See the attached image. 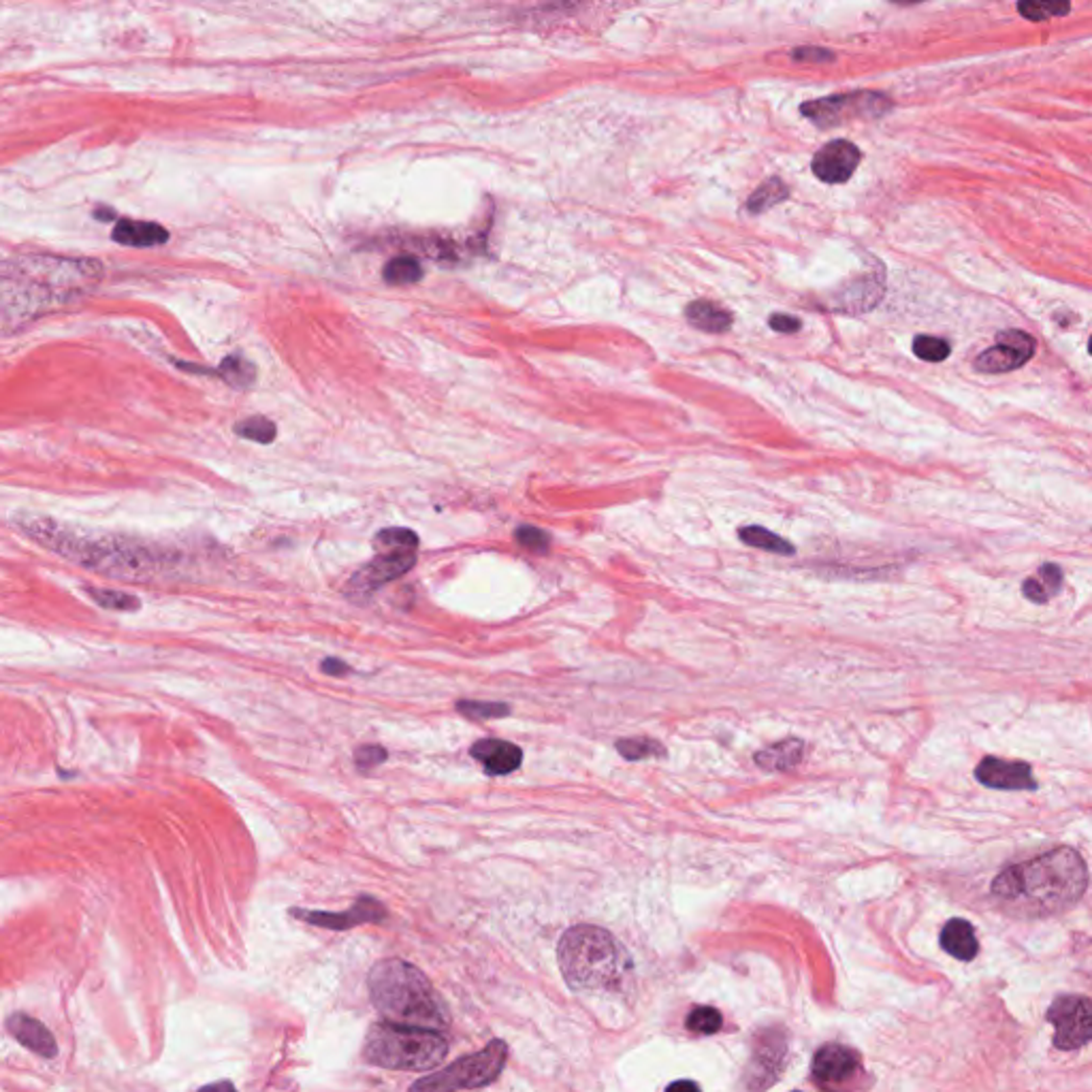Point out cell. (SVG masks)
<instances>
[{
  "mask_svg": "<svg viewBox=\"0 0 1092 1092\" xmlns=\"http://www.w3.org/2000/svg\"><path fill=\"white\" fill-rule=\"evenodd\" d=\"M96 265L58 256H28L0 265V333L15 331L82 297L101 278Z\"/></svg>",
  "mask_w": 1092,
  "mask_h": 1092,
  "instance_id": "6da1fadb",
  "label": "cell"
},
{
  "mask_svg": "<svg viewBox=\"0 0 1092 1092\" xmlns=\"http://www.w3.org/2000/svg\"><path fill=\"white\" fill-rule=\"evenodd\" d=\"M1088 887V868L1076 849L1058 847L1007 866L992 882V896L1020 915H1052L1074 907Z\"/></svg>",
  "mask_w": 1092,
  "mask_h": 1092,
  "instance_id": "7a4b0ae2",
  "label": "cell"
},
{
  "mask_svg": "<svg viewBox=\"0 0 1092 1092\" xmlns=\"http://www.w3.org/2000/svg\"><path fill=\"white\" fill-rule=\"evenodd\" d=\"M559 969L572 990H621L634 964L625 947L600 926H572L557 947Z\"/></svg>",
  "mask_w": 1092,
  "mask_h": 1092,
  "instance_id": "3957f363",
  "label": "cell"
},
{
  "mask_svg": "<svg viewBox=\"0 0 1092 1092\" xmlns=\"http://www.w3.org/2000/svg\"><path fill=\"white\" fill-rule=\"evenodd\" d=\"M370 997L380 1016L395 1024L423 1029H447L449 1013L429 980L403 960H382L372 969Z\"/></svg>",
  "mask_w": 1092,
  "mask_h": 1092,
  "instance_id": "277c9868",
  "label": "cell"
},
{
  "mask_svg": "<svg viewBox=\"0 0 1092 1092\" xmlns=\"http://www.w3.org/2000/svg\"><path fill=\"white\" fill-rule=\"evenodd\" d=\"M363 1055L370 1065L382 1069L429 1071L447 1058L449 1041L436 1029L384 1020L367 1032Z\"/></svg>",
  "mask_w": 1092,
  "mask_h": 1092,
  "instance_id": "5b68a950",
  "label": "cell"
},
{
  "mask_svg": "<svg viewBox=\"0 0 1092 1092\" xmlns=\"http://www.w3.org/2000/svg\"><path fill=\"white\" fill-rule=\"evenodd\" d=\"M508 1046L504 1041H491L485 1050L476 1055L463 1056L452 1062L447 1069L438 1071L436 1076H427L412 1084V1090L427 1092H447V1090H472L485 1088L497 1080L501 1069L506 1065Z\"/></svg>",
  "mask_w": 1092,
  "mask_h": 1092,
  "instance_id": "8992f818",
  "label": "cell"
},
{
  "mask_svg": "<svg viewBox=\"0 0 1092 1092\" xmlns=\"http://www.w3.org/2000/svg\"><path fill=\"white\" fill-rule=\"evenodd\" d=\"M890 109V101L877 92H854L828 96V99L809 101L802 105V115L821 129L837 127L854 118H879Z\"/></svg>",
  "mask_w": 1092,
  "mask_h": 1092,
  "instance_id": "52a82bcc",
  "label": "cell"
},
{
  "mask_svg": "<svg viewBox=\"0 0 1092 1092\" xmlns=\"http://www.w3.org/2000/svg\"><path fill=\"white\" fill-rule=\"evenodd\" d=\"M1055 1027V1046L1058 1050L1084 1048L1092 1035V1013L1086 997H1058L1048 1011Z\"/></svg>",
  "mask_w": 1092,
  "mask_h": 1092,
  "instance_id": "ba28073f",
  "label": "cell"
},
{
  "mask_svg": "<svg viewBox=\"0 0 1092 1092\" xmlns=\"http://www.w3.org/2000/svg\"><path fill=\"white\" fill-rule=\"evenodd\" d=\"M1035 354V340L1020 328L997 333V344L975 359V370L982 374H1007L1027 365Z\"/></svg>",
  "mask_w": 1092,
  "mask_h": 1092,
  "instance_id": "9c48e42d",
  "label": "cell"
},
{
  "mask_svg": "<svg viewBox=\"0 0 1092 1092\" xmlns=\"http://www.w3.org/2000/svg\"><path fill=\"white\" fill-rule=\"evenodd\" d=\"M417 564V555L414 550H405V553H380L372 564H367L359 574L348 583V597L356 602H363L370 597L376 589L384 583H391L395 578H401L405 572Z\"/></svg>",
  "mask_w": 1092,
  "mask_h": 1092,
  "instance_id": "30bf717a",
  "label": "cell"
},
{
  "mask_svg": "<svg viewBox=\"0 0 1092 1092\" xmlns=\"http://www.w3.org/2000/svg\"><path fill=\"white\" fill-rule=\"evenodd\" d=\"M860 1074V1056L852 1048L828 1043L813 1058V1078L819 1086L835 1088Z\"/></svg>",
  "mask_w": 1092,
  "mask_h": 1092,
  "instance_id": "8fae6325",
  "label": "cell"
},
{
  "mask_svg": "<svg viewBox=\"0 0 1092 1092\" xmlns=\"http://www.w3.org/2000/svg\"><path fill=\"white\" fill-rule=\"evenodd\" d=\"M860 158H862V154H860L854 143L838 139L826 143L813 157L811 167H813V173L821 182L843 183L854 176Z\"/></svg>",
  "mask_w": 1092,
  "mask_h": 1092,
  "instance_id": "7c38bea8",
  "label": "cell"
},
{
  "mask_svg": "<svg viewBox=\"0 0 1092 1092\" xmlns=\"http://www.w3.org/2000/svg\"><path fill=\"white\" fill-rule=\"evenodd\" d=\"M295 917L307 924L321 926V929H333V931H346L352 926H359L365 922H382L386 917V910L374 898H359L352 905V910L344 913H327V911H307V910H295Z\"/></svg>",
  "mask_w": 1092,
  "mask_h": 1092,
  "instance_id": "4fadbf2b",
  "label": "cell"
},
{
  "mask_svg": "<svg viewBox=\"0 0 1092 1092\" xmlns=\"http://www.w3.org/2000/svg\"><path fill=\"white\" fill-rule=\"evenodd\" d=\"M980 783L992 789H1035L1037 783L1032 770L1024 762H1007L999 758H985L975 770Z\"/></svg>",
  "mask_w": 1092,
  "mask_h": 1092,
  "instance_id": "5bb4252c",
  "label": "cell"
},
{
  "mask_svg": "<svg viewBox=\"0 0 1092 1092\" xmlns=\"http://www.w3.org/2000/svg\"><path fill=\"white\" fill-rule=\"evenodd\" d=\"M472 758L478 760L489 775H510L515 772L521 762H523V751L508 740L499 739H482L473 742Z\"/></svg>",
  "mask_w": 1092,
  "mask_h": 1092,
  "instance_id": "9a60e30c",
  "label": "cell"
},
{
  "mask_svg": "<svg viewBox=\"0 0 1092 1092\" xmlns=\"http://www.w3.org/2000/svg\"><path fill=\"white\" fill-rule=\"evenodd\" d=\"M7 1029L24 1048L35 1052V1055H38L41 1058L58 1056L56 1039L52 1032L45 1029L43 1022L26 1016V1013H13V1016L7 1020Z\"/></svg>",
  "mask_w": 1092,
  "mask_h": 1092,
  "instance_id": "2e32d148",
  "label": "cell"
},
{
  "mask_svg": "<svg viewBox=\"0 0 1092 1092\" xmlns=\"http://www.w3.org/2000/svg\"><path fill=\"white\" fill-rule=\"evenodd\" d=\"M113 241L131 248H157L169 241V231L146 220H120L113 227Z\"/></svg>",
  "mask_w": 1092,
  "mask_h": 1092,
  "instance_id": "e0dca14e",
  "label": "cell"
},
{
  "mask_svg": "<svg viewBox=\"0 0 1092 1092\" xmlns=\"http://www.w3.org/2000/svg\"><path fill=\"white\" fill-rule=\"evenodd\" d=\"M941 947L956 960L969 962L980 952L978 936L966 920H950L941 931Z\"/></svg>",
  "mask_w": 1092,
  "mask_h": 1092,
  "instance_id": "ac0fdd59",
  "label": "cell"
},
{
  "mask_svg": "<svg viewBox=\"0 0 1092 1092\" xmlns=\"http://www.w3.org/2000/svg\"><path fill=\"white\" fill-rule=\"evenodd\" d=\"M685 318H688L692 327L700 328L704 333H726L734 323V318L726 307L707 302V299H698V302L690 303L688 310H685Z\"/></svg>",
  "mask_w": 1092,
  "mask_h": 1092,
  "instance_id": "d6986e66",
  "label": "cell"
},
{
  "mask_svg": "<svg viewBox=\"0 0 1092 1092\" xmlns=\"http://www.w3.org/2000/svg\"><path fill=\"white\" fill-rule=\"evenodd\" d=\"M1062 583L1060 568L1055 564H1043L1037 570V576H1031L1022 583V594L1035 604H1046L1058 594Z\"/></svg>",
  "mask_w": 1092,
  "mask_h": 1092,
  "instance_id": "ffe728a7",
  "label": "cell"
},
{
  "mask_svg": "<svg viewBox=\"0 0 1092 1092\" xmlns=\"http://www.w3.org/2000/svg\"><path fill=\"white\" fill-rule=\"evenodd\" d=\"M802 756H805V745L798 739H788L768 749H762L756 756V762L766 770H789L798 764Z\"/></svg>",
  "mask_w": 1092,
  "mask_h": 1092,
  "instance_id": "44dd1931",
  "label": "cell"
},
{
  "mask_svg": "<svg viewBox=\"0 0 1092 1092\" xmlns=\"http://www.w3.org/2000/svg\"><path fill=\"white\" fill-rule=\"evenodd\" d=\"M740 540L745 543L747 546H756L762 550H770V553H777V555H794L796 548L794 545H789L786 538H779L777 534H772V531L764 529V527H758V525H751V527H742L740 529Z\"/></svg>",
  "mask_w": 1092,
  "mask_h": 1092,
  "instance_id": "7402d4cb",
  "label": "cell"
},
{
  "mask_svg": "<svg viewBox=\"0 0 1092 1092\" xmlns=\"http://www.w3.org/2000/svg\"><path fill=\"white\" fill-rule=\"evenodd\" d=\"M382 278H384L389 284H393V286L417 284L419 279L423 278V267H421V263H419V260L414 258V256L401 255V256L391 258L389 263L384 265Z\"/></svg>",
  "mask_w": 1092,
  "mask_h": 1092,
  "instance_id": "603a6c76",
  "label": "cell"
},
{
  "mask_svg": "<svg viewBox=\"0 0 1092 1092\" xmlns=\"http://www.w3.org/2000/svg\"><path fill=\"white\" fill-rule=\"evenodd\" d=\"M216 374L227 384L235 386V389H248V386H253L256 380V367L250 361H246L244 356H237V354L227 356V359L220 363Z\"/></svg>",
  "mask_w": 1092,
  "mask_h": 1092,
  "instance_id": "cb8c5ba5",
  "label": "cell"
},
{
  "mask_svg": "<svg viewBox=\"0 0 1092 1092\" xmlns=\"http://www.w3.org/2000/svg\"><path fill=\"white\" fill-rule=\"evenodd\" d=\"M374 546L378 553H405V550H417L419 536L412 529L391 527L376 536Z\"/></svg>",
  "mask_w": 1092,
  "mask_h": 1092,
  "instance_id": "d4e9b609",
  "label": "cell"
},
{
  "mask_svg": "<svg viewBox=\"0 0 1092 1092\" xmlns=\"http://www.w3.org/2000/svg\"><path fill=\"white\" fill-rule=\"evenodd\" d=\"M1018 12L1031 22H1046L1071 12L1069 0H1018Z\"/></svg>",
  "mask_w": 1092,
  "mask_h": 1092,
  "instance_id": "484cf974",
  "label": "cell"
},
{
  "mask_svg": "<svg viewBox=\"0 0 1092 1092\" xmlns=\"http://www.w3.org/2000/svg\"><path fill=\"white\" fill-rule=\"evenodd\" d=\"M788 195H789V190H788L786 183L777 178H772V180L762 183V186L753 192L747 201V207H749L751 214H762L764 209L777 206V203H781L783 199H788Z\"/></svg>",
  "mask_w": 1092,
  "mask_h": 1092,
  "instance_id": "4316f807",
  "label": "cell"
},
{
  "mask_svg": "<svg viewBox=\"0 0 1092 1092\" xmlns=\"http://www.w3.org/2000/svg\"><path fill=\"white\" fill-rule=\"evenodd\" d=\"M235 433L239 438L250 440V442L269 444V442L276 440L278 427H276V423H272L265 417H250V419H244L235 425Z\"/></svg>",
  "mask_w": 1092,
  "mask_h": 1092,
  "instance_id": "83f0119b",
  "label": "cell"
},
{
  "mask_svg": "<svg viewBox=\"0 0 1092 1092\" xmlns=\"http://www.w3.org/2000/svg\"><path fill=\"white\" fill-rule=\"evenodd\" d=\"M85 592H88V595L96 604L109 608V611H137L139 608V600L131 594L113 592V589H94V587H88Z\"/></svg>",
  "mask_w": 1092,
  "mask_h": 1092,
  "instance_id": "f1b7e54d",
  "label": "cell"
},
{
  "mask_svg": "<svg viewBox=\"0 0 1092 1092\" xmlns=\"http://www.w3.org/2000/svg\"><path fill=\"white\" fill-rule=\"evenodd\" d=\"M913 352H915L917 359H922V361L941 363L952 354V346L947 344L945 340H941V337L917 335L913 340Z\"/></svg>",
  "mask_w": 1092,
  "mask_h": 1092,
  "instance_id": "f546056e",
  "label": "cell"
},
{
  "mask_svg": "<svg viewBox=\"0 0 1092 1092\" xmlns=\"http://www.w3.org/2000/svg\"><path fill=\"white\" fill-rule=\"evenodd\" d=\"M721 1024H723L721 1013L715 1007H709V1005L692 1009V1013L688 1016V1029L698 1032V1035H713V1032H717L721 1029Z\"/></svg>",
  "mask_w": 1092,
  "mask_h": 1092,
  "instance_id": "4dcf8cb0",
  "label": "cell"
},
{
  "mask_svg": "<svg viewBox=\"0 0 1092 1092\" xmlns=\"http://www.w3.org/2000/svg\"><path fill=\"white\" fill-rule=\"evenodd\" d=\"M617 749L627 760H644L651 756H664V747L651 739H627L617 740Z\"/></svg>",
  "mask_w": 1092,
  "mask_h": 1092,
  "instance_id": "1f68e13d",
  "label": "cell"
},
{
  "mask_svg": "<svg viewBox=\"0 0 1092 1092\" xmlns=\"http://www.w3.org/2000/svg\"><path fill=\"white\" fill-rule=\"evenodd\" d=\"M457 711L461 715H466L470 719H496V717H504V715L510 713L508 704H501V702H472V700H463L457 704Z\"/></svg>",
  "mask_w": 1092,
  "mask_h": 1092,
  "instance_id": "d6a6232c",
  "label": "cell"
},
{
  "mask_svg": "<svg viewBox=\"0 0 1092 1092\" xmlns=\"http://www.w3.org/2000/svg\"><path fill=\"white\" fill-rule=\"evenodd\" d=\"M515 538L521 546L531 548V550H546L550 545V538L546 531L538 529L534 525H521L515 531Z\"/></svg>",
  "mask_w": 1092,
  "mask_h": 1092,
  "instance_id": "836d02e7",
  "label": "cell"
},
{
  "mask_svg": "<svg viewBox=\"0 0 1092 1092\" xmlns=\"http://www.w3.org/2000/svg\"><path fill=\"white\" fill-rule=\"evenodd\" d=\"M386 760V749L382 747H376V745H367V747H359L354 753V762L356 766L361 770H370L376 768L378 764Z\"/></svg>",
  "mask_w": 1092,
  "mask_h": 1092,
  "instance_id": "e575fe53",
  "label": "cell"
},
{
  "mask_svg": "<svg viewBox=\"0 0 1092 1092\" xmlns=\"http://www.w3.org/2000/svg\"><path fill=\"white\" fill-rule=\"evenodd\" d=\"M794 61L800 62H833L835 61V54H830L828 50H819V47H800V50H794Z\"/></svg>",
  "mask_w": 1092,
  "mask_h": 1092,
  "instance_id": "d590c367",
  "label": "cell"
},
{
  "mask_svg": "<svg viewBox=\"0 0 1092 1092\" xmlns=\"http://www.w3.org/2000/svg\"><path fill=\"white\" fill-rule=\"evenodd\" d=\"M768 325H770L772 331H777V333H796V331H800V327H802L798 318L789 316V314H772Z\"/></svg>",
  "mask_w": 1092,
  "mask_h": 1092,
  "instance_id": "8d00e7d4",
  "label": "cell"
},
{
  "mask_svg": "<svg viewBox=\"0 0 1092 1092\" xmlns=\"http://www.w3.org/2000/svg\"><path fill=\"white\" fill-rule=\"evenodd\" d=\"M348 670H351V668H348V666H346L344 662H340V660H333V657H328V660H325V662H323V672H327V674H333V676H342V674H346Z\"/></svg>",
  "mask_w": 1092,
  "mask_h": 1092,
  "instance_id": "74e56055",
  "label": "cell"
},
{
  "mask_svg": "<svg viewBox=\"0 0 1092 1092\" xmlns=\"http://www.w3.org/2000/svg\"><path fill=\"white\" fill-rule=\"evenodd\" d=\"M96 218H105V220H109V218H113V214H111V211H109V209H99V211H96Z\"/></svg>",
  "mask_w": 1092,
  "mask_h": 1092,
  "instance_id": "f35d334b",
  "label": "cell"
},
{
  "mask_svg": "<svg viewBox=\"0 0 1092 1092\" xmlns=\"http://www.w3.org/2000/svg\"><path fill=\"white\" fill-rule=\"evenodd\" d=\"M890 3H896V5H915V3H922V0H890Z\"/></svg>",
  "mask_w": 1092,
  "mask_h": 1092,
  "instance_id": "ab89813d",
  "label": "cell"
}]
</instances>
